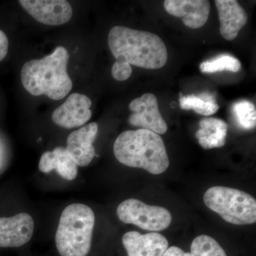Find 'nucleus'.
<instances>
[{"label":"nucleus","mask_w":256,"mask_h":256,"mask_svg":"<svg viewBox=\"0 0 256 256\" xmlns=\"http://www.w3.org/2000/svg\"><path fill=\"white\" fill-rule=\"evenodd\" d=\"M108 43L116 62L146 69L161 68L168 62L164 42L151 32L116 26L109 32Z\"/></svg>","instance_id":"1"},{"label":"nucleus","mask_w":256,"mask_h":256,"mask_svg":"<svg viewBox=\"0 0 256 256\" xmlns=\"http://www.w3.org/2000/svg\"><path fill=\"white\" fill-rule=\"evenodd\" d=\"M69 58L66 48L58 46L41 60L26 62L21 70L25 90L32 96H46L54 100L63 99L73 88L67 72Z\"/></svg>","instance_id":"2"},{"label":"nucleus","mask_w":256,"mask_h":256,"mask_svg":"<svg viewBox=\"0 0 256 256\" xmlns=\"http://www.w3.org/2000/svg\"><path fill=\"white\" fill-rule=\"evenodd\" d=\"M114 156L121 164L141 168L152 174L164 172L170 160L159 134L138 129L121 133L114 143Z\"/></svg>","instance_id":"3"},{"label":"nucleus","mask_w":256,"mask_h":256,"mask_svg":"<svg viewBox=\"0 0 256 256\" xmlns=\"http://www.w3.org/2000/svg\"><path fill=\"white\" fill-rule=\"evenodd\" d=\"M95 214L90 207L75 203L64 208L56 234L62 256H86L92 248Z\"/></svg>","instance_id":"4"},{"label":"nucleus","mask_w":256,"mask_h":256,"mask_svg":"<svg viewBox=\"0 0 256 256\" xmlns=\"http://www.w3.org/2000/svg\"><path fill=\"white\" fill-rule=\"evenodd\" d=\"M204 202L228 223L248 225L256 222V198L246 192L227 186H213L204 194Z\"/></svg>","instance_id":"5"},{"label":"nucleus","mask_w":256,"mask_h":256,"mask_svg":"<svg viewBox=\"0 0 256 256\" xmlns=\"http://www.w3.org/2000/svg\"><path fill=\"white\" fill-rule=\"evenodd\" d=\"M117 215L124 223L133 224L150 232L164 230L172 220L171 213L164 207L150 206L136 198L121 202Z\"/></svg>","instance_id":"6"},{"label":"nucleus","mask_w":256,"mask_h":256,"mask_svg":"<svg viewBox=\"0 0 256 256\" xmlns=\"http://www.w3.org/2000/svg\"><path fill=\"white\" fill-rule=\"evenodd\" d=\"M132 114L129 124L140 129L148 130L156 134H164L168 124L160 114L158 101L152 94H144L131 101L129 105Z\"/></svg>","instance_id":"7"},{"label":"nucleus","mask_w":256,"mask_h":256,"mask_svg":"<svg viewBox=\"0 0 256 256\" xmlns=\"http://www.w3.org/2000/svg\"><path fill=\"white\" fill-rule=\"evenodd\" d=\"M24 10L38 22L60 26L73 16L72 5L66 0H20Z\"/></svg>","instance_id":"8"},{"label":"nucleus","mask_w":256,"mask_h":256,"mask_svg":"<svg viewBox=\"0 0 256 256\" xmlns=\"http://www.w3.org/2000/svg\"><path fill=\"white\" fill-rule=\"evenodd\" d=\"M92 101L87 96L75 92L54 111L52 120L66 129L82 127L92 118Z\"/></svg>","instance_id":"9"},{"label":"nucleus","mask_w":256,"mask_h":256,"mask_svg":"<svg viewBox=\"0 0 256 256\" xmlns=\"http://www.w3.org/2000/svg\"><path fill=\"white\" fill-rule=\"evenodd\" d=\"M34 230V222L28 214L0 218V248L22 246L31 240Z\"/></svg>","instance_id":"10"},{"label":"nucleus","mask_w":256,"mask_h":256,"mask_svg":"<svg viewBox=\"0 0 256 256\" xmlns=\"http://www.w3.org/2000/svg\"><path fill=\"white\" fill-rule=\"evenodd\" d=\"M98 131V124L90 122L74 131L67 138L66 150L77 166H87L96 156L92 143Z\"/></svg>","instance_id":"11"},{"label":"nucleus","mask_w":256,"mask_h":256,"mask_svg":"<svg viewBox=\"0 0 256 256\" xmlns=\"http://www.w3.org/2000/svg\"><path fill=\"white\" fill-rule=\"evenodd\" d=\"M164 9L172 16L182 18L190 28H201L208 20L210 6L206 0H166Z\"/></svg>","instance_id":"12"},{"label":"nucleus","mask_w":256,"mask_h":256,"mask_svg":"<svg viewBox=\"0 0 256 256\" xmlns=\"http://www.w3.org/2000/svg\"><path fill=\"white\" fill-rule=\"evenodd\" d=\"M122 242L128 256H163L169 246L164 236L156 232H127L122 236Z\"/></svg>","instance_id":"13"},{"label":"nucleus","mask_w":256,"mask_h":256,"mask_svg":"<svg viewBox=\"0 0 256 256\" xmlns=\"http://www.w3.org/2000/svg\"><path fill=\"white\" fill-rule=\"evenodd\" d=\"M220 22V32L227 41H233L248 21V15L238 1L216 0Z\"/></svg>","instance_id":"14"},{"label":"nucleus","mask_w":256,"mask_h":256,"mask_svg":"<svg viewBox=\"0 0 256 256\" xmlns=\"http://www.w3.org/2000/svg\"><path fill=\"white\" fill-rule=\"evenodd\" d=\"M69 156L66 148L57 146L53 151L45 152L40 158L38 169L44 173L56 170L65 180H75L78 174V168Z\"/></svg>","instance_id":"15"},{"label":"nucleus","mask_w":256,"mask_h":256,"mask_svg":"<svg viewBox=\"0 0 256 256\" xmlns=\"http://www.w3.org/2000/svg\"><path fill=\"white\" fill-rule=\"evenodd\" d=\"M200 127L196 138L204 149L222 148L225 144L228 130L226 122L215 118H205L200 120Z\"/></svg>","instance_id":"16"},{"label":"nucleus","mask_w":256,"mask_h":256,"mask_svg":"<svg viewBox=\"0 0 256 256\" xmlns=\"http://www.w3.org/2000/svg\"><path fill=\"white\" fill-rule=\"evenodd\" d=\"M180 106L183 110H193L196 114L203 116H212L220 109L214 95L208 92H203L198 96H184L181 92Z\"/></svg>","instance_id":"17"},{"label":"nucleus","mask_w":256,"mask_h":256,"mask_svg":"<svg viewBox=\"0 0 256 256\" xmlns=\"http://www.w3.org/2000/svg\"><path fill=\"white\" fill-rule=\"evenodd\" d=\"M242 68V64L233 56H218L213 60H205L200 65L202 73L213 74L216 72H230L236 73Z\"/></svg>","instance_id":"18"},{"label":"nucleus","mask_w":256,"mask_h":256,"mask_svg":"<svg viewBox=\"0 0 256 256\" xmlns=\"http://www.w3.org/2000/svg\"><path fill=\"white\" fill-rule=\"evenodd\" d=\"M192 256H227L220 244L210 236L201 235L193 240Z\"/></svg>","instance_id":"19"},{"label":"nucleus","mask_w":256,"mask_h":256,"mask_svg":"<svg viewBox=\"0 0 256 256\" xmlns=\"http://www.w3.org/2000/svg\"><path fill=\"white\" fill-rule=\"evenodd\" d=\"M233 112L237 124L242 129L252 130L256 128V107L250 101H239L234 104Z\"/></svg>","instance_id":"20"},{"label":"nucleus","mask_w":256,"mask_h":256,"mask_svg":"<svg viewBox=\"0 0 256 256\" xmlns=\"http://www.w3.org/2000/svg\"><path fill=\"white\" fill-rule=\"evenodd\" d=\"M132 68L130 65L121 62H114L111 69L112 77L118 82L128 80L132 75Z\"/></svg>","instance_id":"21"},{"label":"nucleus","mask_w":256,"mask_h":256,"mask_svg":"<svg viewBox=\"0 0 256 256\" xmlns=\"http://www.w3.org/2000/svg\"><path fill=\"white\" fill-rule=\"evenodd\" d=\"M9 40L4 32L0 30V62L4 60L8 54Z\"/></svg>","instance_id":"22"},{"label":"nucleus","mask_w":256,"mask_h":256,"mask_svg":"<svg viewBox=\"0 0 256 256\" xmlns=\"http://www.w3.org/2000/svg\"><path fill=\"white\" fill-rule=\"evenodd\" d=\"M163 256H192L190 252H184L182 249L176 246L168 248Z\"/></svg>","instance_id":"23"}]
</instances>
